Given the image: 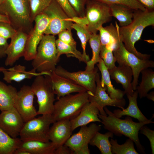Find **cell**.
Segmentation results:
<instances>
[{
  "mask_svg": "<svg viewBox=\"0 0 154 154\" xmlns=\"http://www.w3.org/2000/svg\"><path fill=\"white\" fill-rule=\"evenodd\" d=\"M149 26H154V10H134L131 22L119 29L120 38L125 48L141 59H149L151 55L138 52L135 44L140 39L144 29Z\"/></svg>",
  "mask_w": 154,
  "mask_h": 154,
  "instance_id": "cell-1",
  "label": "cell"
},
{
  "mask_svg": "<svg viewBox=\"0 0 154 154\" xmlns=\"http://www.w3.org/2000/svg\"><path fill=\"white\" fill-rule=\"evenodd\" d=\"M104 110L107 116L99 114L98 117L104 125V129L116 135H123L128 137L135 143L141 153H145V149L140 142L138 134L141 128L143 125L154 123L152 120L153 117L148 121L136 122L133 121L129 116H127L123 119L117 117L106 106L104 108Z\"/></svg>",
  "mask_w": 154,
  "mask_h": 154,
  "instance_id": "cell-2",
  "label": "cell"
},
{
  "mask_svg": "<svg viewBox=\"0 0 154 154\" xmlns=\"http://www.w3.org/2000/svg\"><path fill=\"white\" fill-rule=\"evenodd\" d=\"M54 36L44 35L37 48L36 55L32 65L38 72L50 73L54 71L60 57L58 53Z\"/></svg>",
  "mask_w": 154,
  "mask_h": 154,
  "instance_id": "cell-3",
  "label": "cell"
},
{
  "mask_svg": "<svg viewBox=\"0 0 154 154\" xmlns=\"http://www.w3.org/2000/svg\"><path fill=\"white\" fill-rule=\"evenodd\" d=\"M89 96L86 91L68 94L57 99L52 114L55 121L70 120L76 117L84 105L89 102Z\"/></svg>",
  "mask_w": 154,
  "mask_h": 154,
  "instance_id": "cell-4",
  "label": "cell"
},
{
  "mask_svg": "<svg viewBox=\"0 0 154 154\" xmlns=\"http://www.w3.org/2000/svg\"><path fill=\"white\" fill-rule=\"evenodd\" d=\"M55 121L52 114H43L35 117L24 123L19 134L20 138L23 141L49 142L50 125Z\"/></svg>",
  "mask_w": 154,
  "mask_h": 154,
  "instance_id": "cell-5",
  "label": "cell"
},
{
  "mask_svg": "<svg viewBox=\"0 0 154 154\" xmlns=\"http://www.w3.org/2000/svg\"><path fill=\"white\" fill-rule=\"evenodd\" d=\"M31 87L37 98L38 108L37 115L52 114L55 100L49 75H39L35 77Z\"/></svg>",
  "mask_w": 154,
  "mask_h": 154,
  "instance_id": "cell-6",
  "label": "cell"
},
{
  "mask_svg": "<svg viewBox=\"0 0 154 154\" xmlns=\"http://www.w3.org/2000/svg\"><path fill=\"white\" fill-rule=\"evenodd\" d=\"M114 55L119 65L129 66L133 73V79L131 82L134 91L136 90L138 84V78L141 71L149 68L154 67V62L149 59L139 58L130 52L125 48L122 41L113 51Z\"/></svg>",
  "mask_w": 154,
  "mask_h": 154,
  "instance_id": "cell-7",
  "label": "cell"
},
{
  "mask_svg": "<svg viewBox=\"0 0 154 154\" xmlns=\"http://www.w3.org/2000/svg\"><path fill=\"white\" fill-rule=\"evenodd\" d=\"M86 27L92 34L97 33L99 28L111 21L112 16L108 4L95 0H88L85 7Z\"/></svg>",
  "mask_w": 154,
  "mask_h": 154,
  "instance_id": "cell-8",
  "label": "cell"
},
{
  "mask_svg": "<svg viewBox=\"0 0 154 154\" xmlns=\"http://www.w3.org/2000/svg\"><path fill=\"white\" fill-rule=\"evenodd\" d=\"M42 13L49 19L45 35L55 36L63 30L72 29L73 23L55 0H52Z\"/></svg>",
  "mask_w": 154,
  "mask_h": 154,
  "instance_id": "cell-9",
  "label": "cell"
},
{
  "mask_svg": "<svg viewBox=\"0 0 154 154\" xmlns=\"http://www.w3.org/2000/svg\"><path fill=\"white\" fill-rule=\"evenodd\" d=\"M101 129V126L95 123L88 126L80 127L79 131L71 136L64 144L72 151V154H89V143L96 132Z\"/></svg>",
  "mask_w": 154,
  "mask_h": 154,
  "instance_id": "cell-10",
  "label": "cell"
},
{
  "mask_svg": "<svg viewBox=\"0 0 154 154\" xmlns=\"http://www.w3.org/2000/svg\"><path fill=\"white\" fill-rule=\"evenodd\" d=\"M34 21V26L28 34L23 56L27 61L32 60L35 58L38 46L49 24V19L42 13L36 17Z\"/></svg>",
  "mask_w": 154,
  "mask_h": 154,
  "instance_id": "cell-11",
  "label": "cell"
},
{
  "mask_svg": "<svg viewBox=\"0 0 154 154\" xmlns=\"http://www.w3.org/2000/svg\"><path fill=\"white\" fill-rule=\"evenodd\" d=\"M98 68L95 67L92 70L70 72L61 66L56 67L54 72L57 74L70 80L86 89L89 94L95 93L96 84V76Z\"/></svg>",
  "mask_w": 154,
  "mask_h": 154,
  "instance_id": "cell-12",
  "label": "cell"
},
{
  "mask_svg": "<svg viewBox=\"0 0 154 154\" xmlns=\"http://www.w3.org/2000/svg\"><path fill=\"white\" fill-rule=\"evenodd\" d=\"M34 96L31 86L28 85H23L17 92L14 106L24 123L37 115L33 104Z\"/></svg>",
  "mask_w": 154,
  "mask_h": 154,
  "instance_id": "cell-13",
  "label": "cell"
},
{
  "mask_svg": "<svg viewBox=\"0 0 154 154\" xmlns=\"http://www.w3.org/2000/svg\"><path fill=\"white\" fill-rule=\"evenodd\" d=\"M96 87L95 93L89 94V102L93 104L98 109L100 114L104 116L107 114L104 110L107 106H112L123 109L126 104V101L123 98L120 100L113 99L111 98L106 92L105 87H102L101 84L100 74L98 72L96 78Z\"/></svg>",
  "mask_w": 154,
  "mask_h": 154,
  "instance_id": "cell-14",
  "label": "cell"
},
{
  "mask_svg": "<svg viewBox=\"0 0 154 154\" xmlns=\"http://www.w3.org/2000/svg\"><path fill=\"white\" fill-rule=\"evenodd\" d=\"M24 123L14 107L0 114V128L13 138L19 135Z\"/></svg>",
  "mask_w": 154,
  "mask_h": 154,
  "instance_id": "cell-15",
  "label": "cell"
},
{
  "mask_svg": "<svg viewBox=\"0 0 154 154\" xmlns=\"http://www.w3.org/2000/svg\"><path fill=\"white\" fill-rule=\"evenodd\" d=\"M28 34L22 31H17L11 38L6 51V66H12L21 57L24 56Z\"/></svg>",
  "mask_w": 154,
  "mask_h": 154,
  "instance_id": "cell-16",
  "label": "cell"
},
{
  "mask_svg": "<svg viewBox=\"0 0 154 154\" xmlns=\"http://www.w3.org/2000/svg\"><path fill=\"white\" fill-rule=\"evenodd\" d=\"M49 76L53 90L57 96V99L72 93L87 91L84 88L57 74L54 71L51 72Z\"/></svg>",
  "mask_w": 154,
  "mask_h": 154,
  "instance_id": "cell-17",
  "label": "cell"
},
{
  "mask_svg": "<svg viewBox=\"0 0 154 154\" xmlns=\"http://www.w3.org/2000/svg\"><path fill=\"white\" fill-rule=\"evenodd\" d=\"M72 131L70 120L56 121L50 127L49 133V140L56 148L65 144L71 136Z\"/></svg>",
  "mask_w": 154,
  "mask_h": 154,
  "instance_id": "cell-18",
  "label": "cell"
},
{
  "mask_svg": "<svg viewBox=\"0 0 154 154\" xmlns=\"http://www.w3.org/2000/svg\"><path fill=\"white\" fill-rule=\"evenodd\" d=\"M99 113L98 109L94 105L88 102L83 106L79 114L70 120L72 131L91 122H101L98 117Z\"/></svg>",
  "mask_w": 154,
  "mask_h": 154,
  "instance_id": "cell-19",
  "label": "cell"
},
{
  "mask_svg": "<svg viewBox=\"0 0 154 154\" xmlns=\"http://www.w3.org/2000/svg\"><path fill=\"white\" fill-rule=\"evenodd\" d=\"M108 71L110 78L122 85L125 94H133L134 91L131 84L133 73L129 66L119 65Z\"/></svg>",
  "mask_w": 154,
  "mask_h": 154,
  "instance_id": "cell-20",
  "label": "cell"
},
{
  "mask_svg": "<svg viewBox=\"0 0 154 154\" xmlns=\"http://www.w3.org/2000/svg\"><path fill=\"white\" fill-rule=\"evenodd\" d=\"M36 70L33 68L30 70H26V67L20 64L16 65L2 71L3 74V79L8 83L12 81L20 82L25 79L31 78L39 75H50V73L47 72H37Z\"/></svg>",
  "mask_w": 154,
  "mask_h": 154,
  "instance_id": "cell-21",
  "label": "cell"
},
{
  "mask_svg": "<svg viewBox=\"0 0 154 154\" xmlns=\"http://www.w3.org/2000/svg\"><path fill=\"white\" fill-rule=\"evenodd\" d=\"M119 26L115 22V25L112 23L105 27L99 28V36L101 46H105L113 51L121 41L119 31Z\"/></svg>",
  "mask_w": 154,
  "mask_h": 154,
  "instance_id": "cell-22",
  "label": "cell"
},
{
  "mask_svg": "<svg viewBox=\"0 0 154 154\" xmlns=\"http://www.w3.org/2000/svg\"><path fill=\"white\" fill-rule=\"evenodd\" d=\"M129 101L128 107L125 109H117L114 110L113 113L117 117L120 118L122 116H127L137 119L139 122H144L149 121L141 111L137 104V99L138 95L137 90L134 91L132 95L126 94Z\"/></svg>",
  "mask_w": 154,
  "mask_h": 154,
  "instance_id": "cell-23",
  "label": "cell"
},
{
  "mask_svg": "<svg viewBox=\"0 0 154 154\" xmlns=\"http://www.w3.org/2000/svg\"><path fill=\"white\" fill-rule=\"evenodd\" d=\"M56 148V146L51 141L21 140L18 149L24 150L30 154H54Z\"/></svg>",
  "mask_w": 154,
  "mask_h": 154,
  "instance_id": "cell-24",
  "label": "cell"
},
{
  "mask_svg": "<svg viewBox=\"0 0 154 154\" xmlns=\"http://www.w3.org/2000/svg\"><path fill=\"white\" fill-rule=\"evenodd\" d=\"M97 65L101 74V84L102 87H105L107 94L112 99L120 100L123 98L125 93L124 91L115 88L111 83L108 69L101 58Z\"/></svg>",
  "mask_w": 154,
  "mask_h": 154,
  "instance_id": "cell-25",
  "label": "cell"
},
{
  "mask_svg": "<svg viewBox=\"0 0 154 154\" xmlns=\"http://www.w3.org/2000/svg\"><path fill=\"white\" fill-rule=\"evenodd\" d=\"M17 91L11 85H7L0 81V111L1 112L14 107Z\"/></svg>",
  "mask_w": 154,
  "mask_h": 154,
  "instance_id": "cell-26",
  "label": "cell"
},
{
  "mask_svg": "<svg viewBox=\"0 0 154 154\" xmlns=\"http://www.w3.org/2000/svg\"><path fill=\"white\" fill-rule=\"evenodd\" d=\"M112 17L119 22L121 27L126 26L132 22L134 10L126 6L117 4H109Z\"/></svg>",
  "mask_w": 154,
  "mask_h": 154,
  "instance_id": "cell-27",
  "label": "cell"
},
{
  "mask_svg": "<svg viewBox=\"0 0 154 154\" xmlns=\"http://www.w3.org/2000/svg\"><path fill=\"white\" fill-rule=\"evenodd\" d=\"M114 134L110 131L105 134L97 132L91 139L89 144L96 146L102 154H112V146L109 138H112Z\"/></svg>",
  "mask_w": 154,
  "mask_h": 154,
  "instance_id": "cell-28",
  "label": "cell"
},
{
  "mask_svg": "<svg viewBox=\"0 0 154 154\" xmlns=\"http://www.w3.org/2000/svg\"><path fill=\"white\" fill-rule=\"evenodd\" d=\"M141 81L136 88L140 98L146 96L148 92L154 88V72L146 68L141 71Z\"/></svg>",
  "mask_w": 154,
  "mask_h": 154,
  "instance_id": "cell-29",
  "label": "cell"
},
{
  "mask_svg": "<svg viewBox=\"0 0 154 154\" xmlns=\"http://www.w3.org/2000/svg\"><path fill=\"white\" fill-rule=\"evenodd\" d=\"M21 141L20 138L11 137L0 128V154H13Z\"/></svg>",
  "mask_w": 154,
  "mask_h": 154,
  "instance_id": "cell-30",
  "label": "cell"
},
{
  "mask_svg": "<svg viewBox=\"0 0 154 154\" xmlns=\"http://www.w3.org/2000/svg\"><path fill=\"white\" fill-rule=\"evenodd\" d=\"M88 41L92 49V56L91 59L86 63L85 70L90 71L94 68L95 65L99 62L100 58L101 44L99 34H92Z\"/></svg>",
  "mask_w": 154,
  "mask_h": 154,
  "instance_id": "cell-31",
  "label": "cell"
},
{
  "mask_svg": "<svg viewBox=\"0 0 154 154\" xmlns=\"http://www.w3.org/2000/svg\"><path fill=\"white\" fill-rule=\"evenodd\" d=\"M56 44L58 57L62 54H65L68 57H72L77 58L80 62L86 63L87 62L82 53L76 49V47L66 44L58 39H56Z\"/></svg>",
  "mask_w": 154,
  "mask_h": 154,
  "instance_id": "cell-32",
  "label": "cell"
},
{
  "mask_svg": "<svg viewBox=\"0 0 154 154\" xmlns=\"http://www.w3.org/2000/svg\"><path fill=\"white\" fill-rule=\"evenodd\" d=\"M110 141L112 146V154H139L135 148L133 141L129 138L121 145L119 144L116 139L112 138Z\"/></svg>",
  "mask_w": 154,
  "mask_h": 154,
  "instance_id": "cell-33",
  "label": "cell"
},
{
  "mask_svg": "<svg viewBox=\"0 0 154 154\" xmlns=\"http://www.w3.org/2000/svg\"><path fill=\"white\" fill-rule=\"evenodd\" d=\"M72 28L75 29L76 32L81 42L83 50L82 54L87 62L90 60V59L89 56L86 53V46L92 34L88 31L86 26L75 23H73Z\"/></svg>",
  "mask_w": 154,
  "mask_h": 154,
  "instance_id": "cell-34",
  "label": "cell"
},
{
  "mask_svg": "<svg viewBox=\"0 0 154 154\" xmlns=\"http://www.w3.org/2000/svg\"><path fill=\"white\" fill-rule=\"evenodd\" d=\"M52 0H28L29 6L30 17L32 22L36 17L42 13L50 5Z\"/></svg>",
  "mask_w": 154,
  "mask_h": 154,
  "instance_id": "cell-35",
  "label": "cell"
},
{
  "mask_svg": "<svg viewBox=\"0 0 154 154\" xmlns=\"http://www.w3.org/2000/svg\"><path fill=\"white\" fill-rule=\"evenodd\" d=\"M100 56L108 70L116 66L115 63L116 60L112 50L106 46H101Z\"/></svg>",
  "mask_w": 154,
  "mask_h": 154,
  "instance_id": "cell-36",
  "label": "cell"
},
{
  "mask_svg": "<svg viewBox=\"0 0 154 154\" xmlns=\"http://www.w3.org/2000/svg\"><path fill=\"white\" fill-rule=\"evenodd\" d=\"M107 4H117L127 6L133 10L145 11L147 9L136 0H95Z\"/></svg>",
  "mask_w": 154,
  "mask_h": 154,
  "instance_id": "cell-37",
  "label": "cell"
},
{
  "mask_svg": "<svg viewBox=\"0 0 154 154\" xmlns=\"http://www.w3.org/2000/svg\"><path fill=\"white\" fill-rule=\"evenodd\" d=\"M78 17H85L86 3L88 0H68Z\"/></svg>",
  "mask_w": 154,
  "mask_h": 154,
  "instance_id": "cell-38",
  "label": "cell"
},
{
  "mask_svg": "<svg viewBox=\"0 0 154 154\" xmlns=\"http://www.w3.org/2000/svg\"><path fill=\"white\" fill-rule=\"evenodd\" d=\"M17 31L10 23L0 22V36L7 39L11 38Z\"/></svg>",
  "mask_w": 154,
  "mask_h": 154,
  "instance_id": "cell-39",
  "label": "cell"
},
{
  "mask_svg": "<svg viewBox=\"0 0 154 154\" xmlns=\"http://www.w3.org/2000/svg\"><path fill=\"white\" fill-rule=\"evenodd\" d=\"M71 29L63 30L58 35V38L62 42L74 47H76V42L74 39Z\"/></svg>",
  "mask_w": 154,
  "mask_h": 154,
  "instance_id": "cell-40",
  "label": "cell"
},
{
  "mask_svg": "<svg viewBox=\"0 0 154 154\" xmlns=\"http://www.w3.org/2000/svg\"><path fill=\"white\" fill-rule=\"evenodd\" d=\"M70 18L78 17L68 0H55Z\"/></svg>",
  "mask_w": 154,
  "mask_h": 154,
  "instance_id": "cell-41",
  "label": "cell"
},
{
  "mask_svg": "<svg viewBox=\"0 0 154 154\" xmlns=\"http://www.w3.org/2000/svg\"><path fill=\"white\" fill-rule=\"evenodd\" d=\"M140 133L145 135L149 139L151 150L152 153H154V131L151 129L144 125L141 128Z\"/></svg>",
  "mask_w": 154,
  "mask_h": 154,
  "instance_id": "cell-42",
  "label": "cell"
},
{
  "mask_svg": "<svg viewBox=\"0 0 154 154\" xmlns=\"http://www.w3.org/2000/svg\"><path fill=\"white\" fill-rule=\"evenodd\" d=\"M7 40L0 36V58L6 56L5 52L9 45Z\"/></svg>",
  "mask_w": 154,
  "mask_h": 154,
  "instance_id": "cell-43",
  "label": "cell"
},
{
  "mask_svg": "<svg viewBox=\"0 0 154 154\" xmlns=\"http://www.w3.org/2000/svg\"><path fill=\"white\" fill-rule=\"evenodd\" d=\"M54 154H72L70 149L64 144L56 148Z\"/></svg>",
  "mask_w": 154,
  "mask_h": 154,
  "instance_id": "cell-44",
  "label": "cell"
},
{
  "mask_svg": "<svg viewBox=\"0 0 154 154\" xmlns=\"http://www.w3.org/2000/svg\"><path fill=\"white\" fill-rule=\"evenodd\" d=\"M147 10H154V0H136Z\"/></svg>",
  "mask_w": 154,
  "mask_h": 154,
  "instance_id": "cell-45",
  "label": "cell"
},
{
  "mask_svg": "<svg viewBox=\"0 0 154 154\" xmlns=\"http://www.w3.org/2000/svg\"><path fill=\"white\" fill-rule=\"evenodd\" d=\"M0 22H7L10 23L9 19L7 16L1 14H0Z\"/></svg>",
  "mask_w": 154,
  "mask_h": 154,
  "instance_id": "cell-46",
  "label": "cell"
},
{
  "mask_svg": "<svg viewBox=\"0 0 154 154\" xmlns=\"http://www.w3.org/2000/svg\"><path fill=\"white\" fill-rule=\"evenodd\" d=\"M13 154H30V153L24 150L17 149L14 151Z\"/></svg>",
  "mask_w": 154,
  "mask_h": 154,
  "instance_id": "cell-47",
  "label": "cell"
},
{
  "mask_svg": "<svg viewBox=\"0 0 154 154\" xmlns=\"http://www.w3.org/2000/svg\"><path fill=\"white\" fill-rule=\"evenodd\" d=\"M147 98L149 100L154 101V92L152 91L149 94H147L146 96Z\"/></svg>",
  "mask_w": 154,
  "mask_h": 154,
  "instance_id": "cell-48",
  "label": "cell"
},
{
  "mask_svg": "<svg viewBox=\"0 0 154 154\" xmlns=\"http://www.w3.org/2000/svg\"><path fill=\"white\" fill-rule=\"evenodd\" d=\"M5 69L3 67H0V72H2Z\"/></svg>",
  "mask_w": 154,
  "mask_h": 154,
  "instance_id": "cell-49",
  "label": "cell"
},
{
  "mask_svg": "<svg viewBox=\"0 0 154 154\" xmlns=\"http://www.w3.org/2000/svg\"><path fill=\"white\" fill-rule=\"evenodd\" d=\"M3 0H0V6L2 3Z\"/></svg>",
  "mask_w": 154,
  "mask_h": 154,
  "instance_id": "cell-50",
  "label": "cell"
}]
</instances>
